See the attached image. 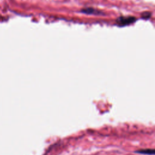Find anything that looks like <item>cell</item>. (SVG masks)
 <instances>
[{"instance_id": "obj_2", "label": "cell", "mask_w": 155, "mask_h": 155, "mask_svg": "<svg viewBox=\"0 0 155 155\" xmlns=\"http://www.w3.org/2000/svg\"><path fill=\"white\" fill-rule=\"evenodd\" d=\"M136 153L139 154H148V155H151L154 154V150L153 149H146V150H138L135 151Z\"/></svg>"}, {"instance_id": "obj_1", "label": "cell", "mask_w": 155, "mask_h": 155, "mask_svg": "<svg viewBox=\"0 0 155 155\" xmlns=\"http://www.w3.org/2000/svg\"><path fill=\"white\" fill-rule=\"evenodd\" d=\"M135 21V18L133 17H128V18H120L117 21L119 24L120 25H125L130 24L133 22Z\"/></svg>"}, {"instance_id": "obj_3", "label": "cell", "mask_w": 155, "mask_h": 155, "mask_svg": "<svg viewBox=\"0 0 155 155\" xmlns=\"http://www.w3.org/2000/svg\"><path fill=\"white\" fill-rule=\"evenodd\" d=\"M94 10L93 8H86V9H83L82 12L85 13H94Z\"/></svg>"}]
</instances>
